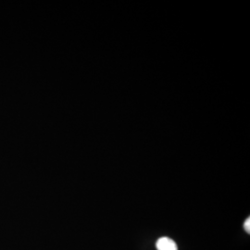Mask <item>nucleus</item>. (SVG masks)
I'll use <instances>...</instances> for the list:
<instances>
[{
	"instance_id": "f257e3e1",
	"label": "nucleus",
	"mask_w": 250,
	"mask_h": 250,
	"mask_svg": "<svg viewBox=\"0 0 250 250\" xmlns=\"http://www.w3.org/2000/svg\"><path fill=\"white\" fill-rule=\"evenodd\" d=\"M158 250H178L175 242L168 237H161L156 244Z\"/></svg>"
},
{
	"instance_id": "f03ea898",
	"label": "nucleus",
	"mask_w": 250,
	"mask_h": 250,
	"mask_svg": "<svg viewBox=\"0 0 250 250\" xmlns=\"http://www.w3.org/2000/svg\"><path fill=\"white\" fill-rule=\"evenodd\" d=\"M244 227H245V230L248 232H250V220L248 219L246 221V223L244 224Z\"/></svg>"
}]
</instances>
